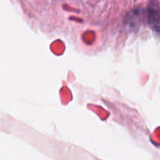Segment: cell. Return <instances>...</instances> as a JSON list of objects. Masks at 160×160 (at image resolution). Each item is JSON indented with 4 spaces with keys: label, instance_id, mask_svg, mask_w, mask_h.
<instances>
[{
    "label": "cell",
    "instance_id": "1",
    "mask_svg": "<svg viewBox=\"0 0 160 160\" xmlns=\"http://www.w3.org/2000/svg\"><path fill=\"white\" fill-rule=\"evenodd\" d=\"M148 23L152 30L160 34V4L156 0H151L147 7Z\"/></svg>",
    "mask_w": 160,
    "mask_h": 160
}]
</instances>
